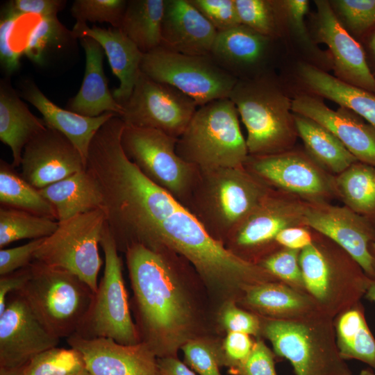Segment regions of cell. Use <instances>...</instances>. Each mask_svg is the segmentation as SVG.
I'll use <instances>...</instances> for the list:
<instances>
[{
  "mask_svg": "<svg viewBox=\"0 0 375 375\" xmlns=\"http://www.w3.org/2000/svg\"><path fill=\"white\" fill-rule=\"evenodd\" d=\"M165 0L128 1L120 29L144 53L161 44Z\"/></svg>",
  "mask_w": 375,
  "mask_h": 375,
  "instance_id": "cell-34",
  "label": "cell"
},
{
  "mask_svg": "<svg viewBox=\"0 0 375 375\" xmlns=\"http://www.w3.org/2000/svg\"><path fill=\"white\" fill-rule=\"evenodd\" d=\"M221 322L228 332H240L258 338L261 319L258 315L238 308L233 300L227 301L221 312Z\"/></svg>",
  "mask_w": 375,
  "mask_h": 375,
  "instance_id": "cell-47",
  "label": "cell"
},
{
  "mask_svg": "<svg viewBox=\"0 0 375 375\" xmlns=\"http://www.w3.org/2000/svg\"><path fill=\"white\" fill-rule=\"evenodd\" d=\"M238 117L229 98L199 106L178 138L177 154L199 169L244 167L249 152Z\"/></svg>",
  "mask_w": 375,
  "mask_h": 375,
  "instance_id": "cell-6",
  "label": "cell"
},
{
  "mask_svg": "<svg viewBox=\"0 0 375 375\" xmlns=\"http://www.w3.org/2000/svg\"><path fill=\"white\" fill-rule=\"evenodd\" d=\"M347 208L375 221V167L358 161L333 178Z\"/></svg>",
  "mask_w": 375,
  "mask_h": 375,
  "instance_id": "cell-35",
  "label": "cell"
},
{
  "mask_svg": "<svg viewBox=\"0 0 375 375\" xmlns=\"http://www.w3.org/2000/svg\"><path fill=\"white\" fill-rule=\"evenodd\" d=\"M181 349L184 362L199 375H222L220 344L209 339L192 338Z\"/></svg>",
  "mask_w": 375,
  "mask_h": 375,
  "instance_id": "cell-40",
  "label": "cell"
},
{
  "mask_svg": "<svg viewBox=\"0 0 375 375\" xmlns=\"http://www.w3.org/2000/svg\"><path fill=\"white\" fill-rule=\"evenodd\" d=\"M300 251L282 248L262 258L258 265L279 281L306 292L299 265Z\"/></svg>",
  "mask_w": 375,
  "mask_h": 375,
  "instance_id": "cell-42",
  "label": "cell"
},
{
  "mask_svg": "<svg viewBox=\"0 0 375 375\" xmlns=\"http://www.w3.org/2000/svg\"><path fill=\"white\" fill-rule=\"evenodd\" d=\"M305 202L287 199L270 189L224 243L238 257L256 264L274 250L275 238L285 228L303 226Z\"/></svg>",
  "mask_w": 375,
  "mask_h": 375,
  "instance_id": "cell-13",
  "label": "cell"
},
{
  "mask_svg": "<svg viewBox=\"0 0 375 375\" xmlns=\"http://www.w3.org/2000/svg\"><path fill=\"white\" fill-rule=\"evenodd\" d=\"M297 73L312 94L351 110L375 128V94L347 84L306 62L299 65Z\"/></svg>",
  "mask_w": 375,
  "mask_h": 375,
  "instance_id": "cell-30",
  "label": "cell"
},
{
  "mask_svg": "<svg viewBox=\"0 0 375 375\" xmlns=\"http://www.w3.org/2000/svg\"><path fill=\"white\" fill-rule=\"evenodd\" d=\"M127 3L125 0H76L70 11L76 22H106L119 28Z\"/></svg>",
  "mask_w": 375,
  "mask_h": 375,
  "instance_id": "cell-41",
  "label": "cell"
},
{
  "mask_svg": "<svg viewBox=\"0 0 375 375\" xmlns=\"http://www.w3.org/2000/svg\"><path fill=\"white\" fill-rule=\"evenodd\" d=\"M72 375H91L86 369Z\"/></svg>",
  "mask_w": 375,
  "mask_h": 375,
  "instance_id": "cell-60",
  "label": "cell"
},
{
  "mask_svg": "<svg viewBox=\"0 0 375 375\" xmlns=\"http://www.w3.org/2000/svg\"><path fill=\"white\" fill-rule=\"evenodd\" d=\"M22 17L2 8L0 20V61L1 68L7 76L20 68L22 52L12 44V35L17 22Z\"/></svg>",
  "mask_w": 375,
  "mask_h": 375,
  "instance_id": "cell-44",
  "label": "cell"
},
{
  "mask_svg": "<svg viewBox=\"0 0 375 375\" xmlns=\"http://www.w3.org/2000/svg\"><path fill=\"white\" fill-rule=\"evenodd\" d=\"M189 1L212 24L217 32L241 24L234 0Z\"/></svg>",
  "mask_w": 375,
  "mask_h": 375,
  "instance_id": "cell-45",
  "label": "cell"
},
{
  "mask_svg": "<svg viewBox=\"0 0 375 375\" xmlns=\"http://www.w3.org/2000/svg\"><path fill=\"white\" fill-rule=\"evenodd\" d=\"M303 226L326 236L347 252L371 279H375V260L370 244L375 242V222L349 208L305 202Z\"/></svg>",
  "mask_w": 375,
  "mask_h": 375,
  "instance_id": "cell-16",
  "label": "cell"
},
{
  "mask_svg": "<svg viewBox=\"0 0 375 375\" xmlns=\"http://www.w3.org/2000/svg\"><path fill=\"white\" fill-rule=\"evenodd\" d=\"M28 363L16 367L0 366V375H24Z\"/></svg>",
  "mask_w": 375,
  "mask_h": 375,
  "instance_id": "cell-55",
  "label": "cell"
},
{
  "mask_svg": "<svg viewBox=\"0 0 375 375\" xmlns=\"http://www.w3.org/2000/svg\"><path fill=\"white\" fill-rule=\"evenodd\" d=\"M260 317L261 335L275 355L290 361L296 375H352L339 353L331 317L317 310L294 319Z\"/></svg>",
  "mask_w": 375,
  "mask_h": 375,
  "instance_id": "cell-4",
  "label": "cell"
},
{
  "mask_svg": "<svg viewBox=\"0 0 375 375\" xmlns=\"http://www.w3.org/2000/svg\"><path fill=\"white\" fill-rule=\"evenodd\" d=\"M311 233L301 226H292L281 230L275 238L276 245L283 248L301 251L313 242Z\"/></svg>",
  "mask_w": 375,
  "mask_h": 375,
  "instance_id": "cell-52",
  "label": "cell"
},
{
  "mask_svg": "<svg viewBox=\"0 0 375 375\" xmlns=\"http://www.w3.org/2000/svg\"><path fill=\"white\" fill-rule=\"evenodd\" d=\"M77 38L57 16L40 17L28 33L23 53L41 68L51 67L65 53L76 47Z\"/></svg>",
  "mask_w": 375,
  "mask_h": 375,
  "instance_id": "cell-33",
  "label": "cell"
},
{
  "mask_svg": "<svg viewBox=\"0 0 375 375\" xmlns=\"http://www.w3.org/2000/svg\"><path fill=\"white\" fill-rule=\"evenodd\" d=\"M274 356L263 340L257 338L246 359L228 372L231 375H277Z\"/></svg>",
  "mask_w": 375,
  "mask_h": 375,
  "instance_id": "cell-46",
  "label": "cell"
},
{
  "mask_svg": "<svg viewBox=\"0 0 375 375\" xmlns=\"http://www.w3.org/2000/svg\"><path fill=\"white\" fill-rule=\"evenodd\" d=\"M140 70L151 79L178 89L198 106L229 98L238 81L209 55H186L160 46L144 54Z\"/></svg>",
  "mask_w": 375,
  "mask_h": 375,
  "instance_id": "cell-12",
  "label": "cell"
},
{
  "mask_svg": "<svg viewBox=\"0 0 375 375\" xmlns=\"http://www.w3.org/2000/svg\"><path fill=\"white\" fill-rule=\"evenodd\" d=\"M28 279L18 291L46 329L58 339L76 334L92 303L94 292L67 271L33 260Z\"/></svg>",
  "mask_w": 375,
  "mask_h": 375,
  "instance_id": "cell-7",
  "label": "cell"
},
{
  "mask_svg": "<svg viewBox=\"0 0 375 375\" xmlns=\"http://www.w3.org/2000/svg\"><path fill=\"white\" fill-rule=\"evenodd\" d=\"M44 238L31 240L27 244L0 250V276H3L30 265L34 254Z\"/></svg>",
  "mask_w": 375,
  "mask_h": 375,
  "instance_id": "cell-49",
  "label": "cell"
},
{
  "mask_svg": "<svg viewBox=\"0 0 375 375\" xmlns=\"http://www.w3.org/2000/svg\"><path fill=\"white\" fill-rule=\"evenodd\" d=\"M85 54L84 77L78 93L72 98L68 110L86 117L112 112L121 117L123 106L113 97L103 69V49L94 39L79 38Z\"/></svg>",
  "mask_w": 375,
  "mask_h": 375,
  "instance_id": "cell-25",
  "label": "cell"
},
{
  "mask_svg": "<svg viewBox=\"0 0 375 375\" xmlns=\"http://www.w3.org/2000/svg\"><path fill=\"white\" fill-rule=\"evenodd\" d=\"M244 167L269 188L292 194L304 202L324 203L335 192L333 178L302 152L249 155Z\"/></svg>",
  "mask_w": 375,
  "mask_h": 375,
  "instance_id": "cell-15",
  "label": "cell"
},
{
  "mask_svg": "<svg viewBox=\"0 0 375 375\" xmlns=\"http://www.w3.org/2000/svg\"><path fill=\"white\" fill-rule=\"evenodd\" d=\"M12 165L0 160V202L1 206L26 211L57 220L53 206L39 190L18 174Z\"/></svg>",
  "mask_w": 375,
  "mask_h": 375,
  "instance_id": "cell-36",
  "label": "cell"
},
{
  "mask_svg": "<svg viewBox=\"0 0 375 375\" xmlns=\"http://www.w3.org/2000/svg\"><path fill=\"white\" fill-rule=\"evenodd\" d=\"M67 342L80 353L91 375H161L158 358L144 342L124 344L110 338L74 334Z\"/></svg>",
  "mask_w": 375,
  "mask_h": 375,
  "instance_id": "cell-18",
  "label": "cell"
},
{
  "mask_svg": "<svg viewBox=\"0 0 375 375\" xmlns=\"http://www.w3.org/2000/svg\"><path fill=\"white\" fill-rule=\"evenodd\" d=\"M333 322L340 356L345 360H358L375 369V338L361 301L338 315Z\"/></svg>",
  "mask_w": 375,
  "mask_h": 375,
  "instance_id": "cell-32",
  "label": "cell"
},
{
  "mask_svg": "<svg viewBox=\"0 0 375 375\" xmlns=\"http://www.w3.org/2000/svg\"><path fill=\"white\" fill-rule=\"evenodd\" d=\"M370 252L375 260V242H372L369 247Z\"/></svg>",
  "mask_w": 375,
  "mask_h": 375,
  "instance_id": "cell-59",
  "label": "cell"
},
{
  "mask_svg": "<svg viewBox=\"0 0 375 375\" xmlns=\"http://www.w3.org/2000/svg\"><path fill=\"white\" fill-rule=\"evenodd\" d=\"M358 375H375V374L371 369L367 368L361 370Z\"/></svg>",
  "mask_w": 375,
  "mask_h": 375,
  "instance_id": "cell-58",
  "label": "cell"
},
{
  "mask_svg": "<svg viewBox=\"0 0 375 375\" xmlns=\"http://www.w3.org/2000/svg\"><path fill=\"white\" fill-rule=\"evenodd\" d=\"M369 47L374 56L375 57V32L374 33L373 35L370 38V40L369 42Z\"/></svg>",
  "mask_w": 375,
  "mask_h": 375,
  "instance_id": "cell-57",
  "label": "cell"
},
{
  "mask_svg": "<svg viewBox=\"0 0 375 375\" xmlns=\"http://www.w3.org/2000/svg\"><path fill=\"white\" fill-rule=\"evenodd\" d=\"M58 222L26 211L1 206L0 247L17 240L44 238L53 234Z\"/></svg>",
  "mask_w": 375,
  "mask_h": 375,
  "instance_id": "cell-37",
  "label": "cell"
},
{
  "mask_svg": "<svg viewBox=\"0 0 375 375\" xmlns=\"http://www.w3.org/2000/svg\"><path fill=\"white\" fill-rule=\"evenodd\" d=\"M106 225L103 210L83 213L58 222L34 254V260L74 274L95 293L102 265L99 246Z\"/></svg>",
  "mask_w": 375,
  "mask_h": 375,
  "instance_id": "cell-11",
  "label": "cell"
},
{
  "mask_svg": "<svg viewBox=\"0 0 375 375\" xmlns=\"http://www.w3.org/2000/svg\"><path fill=\"white\" fill-rule=\"evenodd\" d=\"M240 24L273 38L278 33V10L275 1L234 0Z\"/></svg>",
  "mask_w": 375,
  "mask_h": 375,
  "instance_id": "cell-39",
  "label": "cell"
},
{
  "mask_svg": "<svg viewBox=\"0 0 375 375\" xmlns=\"http://www.w3.org/2000/svg\"><path fill=\"white\" fill-rule=\"evenodd\" d=\"M178 138L160 131L125 125L121 136L128 159L151 182L185 207L199 168L176 153Z\"/></svg>",
  "mask_w": 375,
  "mask_h": 375,
  "instance_id": "cell-9",
  "label": "cell"
},
{
  "mask_svg": "<svg viewBox=\"0 0 375 375\" xmlns=\"http://www.w3.org/2000/svg\"><path fill=\"white\" fill-rule=\"evenodd\" d=\"M86 369L80 353L76 349L53 347L33 358L24 375H72Z\"/></svg>",
  "mask_w": 375,
  "mask_h": 375,
  "instance_id": "cell-38",
  "label": "cell"
},
{
  "mask_svg": "<svg viewBox=\"0 0 375 375\" xmlns=\"http://www.w3.org/2000/svg\"><path fill=\"white\" fill-rule=\"evenodd\" d=\"M31 265V264H30ZM30 265L0 277V315L4 311L8 296L19 290L30 276Z\"/></svg>",
  "mask_w": 375,
  "mask_h": 375,
  "instance_id": "cell-53",
  "label": "cell"
},
{
  "mask_svg": "<svg viewBox=\"0 0 375 375\" xmlns=\"http://www.w3.org/2000/svg\"><path fill=\"white\" fill-rule=\"evenodd\" d=\"M365 297L375 303V279H371Z\"/></svg>",
  "mask_w": 375,
  "mask_h": 375,
  "instance_id": "cell-56",
  "label": "cell"
},
{
  "mask_svg": "<svg viewBox=\"0 0 375 375\" xmlns=\"http://www.w3.org/2000/svg\"><path fill=\"white\" fill-rule=\"evenodd\" d=\"M158 365L161 375H197L177 357L159 358Z\"/></svg>",
  "mask_w": 375,
  "mask_h": 375,
  "instance_id": "cell-54",
  "label": "cell"
},
{
  "mask_svg": "<svg viewBox=\"0 0 375 375\" xmlns=\"http://www.w3.org/2000/svg\"><path fill=\"white\" fill-rule=\"evenodd\" d=\"M229 99L247 129L249 156L289 151L298 135L292 100L265 76L238 80Z\"/></svg>",
  "mask_w": 375,
  "mask_h": 375,
  "instance_id": "cell-5",
  "label": "cell"
},
{
  "mask_svg": "<svg viewBox=\"0 0 375 375\" xmlns=\"http://www.w3.org/2000/svg\"><path fill=\"white\" fill-rule=\"evenodd\" d=\"M240 301L258 316L272 319H294L319 310L306 292L281 281L252 285Z\"/></svg>",
  "mask_w": 375,
  "mask_h": 375,
  "instance_id": "cell-27",
  "label": "cell"
},
{
  "mask_svg": "<svg viewBox=\"0 0 375 375\" xmlns=\"http://www.w3.org/2000/svg\"><path fill=\"white\" fill-rule=\"evenodd\" d=\"M254 341L251 335L240 332H228L221 345V365L228 369L238 366L250 353Z\"/></svg>",
  "mask_w": 375,
  "mask_h": 375,
  "instance_id": "cell-48",
  "label": "cell"
},
{
  "mask_svg": "<svg viewBox=\"0 0 375 375\" xmlns=\"http://www.w3.org/2000/svg\"><path fill=\"white\" fill-rule=\"evenodd\" d=\"M21 95L42 115L46 126L63 134L78 149L87 165L89 147L99 128L110 118L118 116L105 112L86 117L64 109L49 100L31 80L20 84Z\"/></svg>",
  "mask_w": 375,
  "mask_h": 375,
  "instance_id": "cell-24",
  "label": "cell"
},
{
  "mask_svg": "<svg viewBox=\"0 0 375 375\" xmlns=\"http://www.w3.org/2000/svg\"><path fill=\"white\" fill-rule=\"evenodd\" d=\"M374 222H375V221H374Z\"/></svg>",
  "mask_w": 375,
  "mask_h": 375,
  "instance_id": "cell-61",
  "label": "cell"
},
{
  "mask_svg": "<svg viewBox=\"0 0 375 375\" xmlns=\"http://www.w3.org/2000/svg\"><path fill=\"white\" fill-rule=\"evenodd\" d=\"M120 117L126 125L160 131L178 138L198 108L197 103L178 89L154 81L140 70Z\"/></svg>",
  "mask_w": 375,
  "mask_h": 375,
  "instance_id": "cell-14",
  "label": "cell"
},
{
  "mask_svg": "<svg viewBox=\"0 0 375 375\" xmlns=\"http://www.w3.org/2000/svg\"><path fill=\"white\" fill-rule=\"evenodd\" d=\"M53 206L58 222L97 210H103L98 183L87 170L80 171L39 190Z\"/></svg>",
  "mask_w": 375,
  "mask_h": 375,
  "instance_id": "cell-29",
  "label": "cell"
},
{
  "mask_svg": "<svg viewBox=\"0 0 375 375\" xmlns=\"http://www.w3.org/2000/svg\"><path fill=\"white\" fill-rule=\"evenodd\" d=\"M292 111L319 123L358 161L375 167V128L353 111L341 106L333 110L319 98L308 94L292 100Z\"/></svg>",
  "mask_w": 375,
  "mask_h": 375,
  "instance_id": "cell-21",
  "label": "cell"
},
{
  "mask_svg": "<svg viewBox=\"0 0 375 375\" xmlns=\"http://www.w3.org/2000/svg\"><path fill=\"white\" fill-rule=\"evenodd\" d=\"M334 3L353 33L362 35L375 26V0H338Z\"/></svg>",
  "mask_w": 375,
  "mask_h": 375,
  "instance_id": "cell-43",
  "label": "cell"
},
{
  "mask_svg": "<svg viewBox=\"0 0 375 375\" xmlns=\"http://www.w3.org/2000/svg\"><path fill=\"white\" fill-rule=\"evenodd\" d=\"M100 246L104 253L103 275L90 309L76 335L85 338H110L124 344L139 343L141 338L130 312L122 260L106 224Z\"/></svg>",
  "mask_w": 375,
  "mask_h": 375,
  "instance_id": "cell-10",
  "label": "cell"
},
{
  "mask_svg": "<svg viewBox=\"0 0 375 375\" xmlns=\"http://www.w3.org/2000/svg\"><path fill=\"white\" fill-rule=\"evenodd\" d=\"M141 341L159 358L176 357L192 338L194 315L182 282L188 261L172 251L135 244L124 252Z\"/></svg>",
  "mask_w": 375,
  "mask_h": 375,
  "instance_id": "cell-2",
  "label": "cell"
},
{
  "mask_svg": "<svg viewBox=\"0 0 375 375\" xmlns=\"http://www.w3.org/2000/svg\"><path fill=\"white\" fill-rule=\"evenodd\" d=\"M72 31L77 38L89 37L101 45L112 73L119 81L112 96L122 106L132 94L144 53L119 28H90L86 23L76 22Z\"/></svg>",
  "mask_w": 375,
  "mask_h": 375,
  "instance_id": "cell-23",
  "label": "cell"
},
{
  "mask_svg": "<svg viewBox=\"0 0 375 375\" xmlns=\"http://www.w3.org/2000/svg\"><path fill=\"white\" fill-rule=\"evenodd\" d=\"M270 189L244 167L199 169L185 208L224 244Z\"/></svg>",
  "mask_w": 375,
  "mask_h": 375,
  "instance_id": "cell-3",
  "label": "cell"
},
{
  "mask_svg": "<svg viewBox=\"0 0 375 375\" xmlns=\"http://www.w3.org/2000/svg\"><path fill=\"white\" fill-rule=\"evenodd\" d=\"M340 251L313 241L299 253L306 292L319 311L333 319L360 302L371 280L347 252Z\"/></svg>",
  "mask_w": 375,
  "mask_h": 375,
  "instance_id": "cell-8",
  "label": "cell"
},
{
  "mask_svg": "<svg viewBox=\"0 0 375 375\" xmlns=\"http://www.w3.org/2000/svg\"><path fill=\"white\" fill-rule=\"evenodd\" d=\"M277 3L286 15H288L291 27L300 41L307 47H313L304 24V17L308 11V1L306 0H288Z\"/></svg>",
  "mask_w": 375,
  "mask_h": 375,
  "instance_id": "cell-51",
  "label": "cell"
},
{
  "mask_svg": "<svg viewBox=\"0 0 375 375\" xmlns=\"http://www.w3.org/2000/svg\"><path fill=\"white\" fill-rule=\"evenodd\" d=\"M294 115L298 135L310 158L324 170L338 175L358 161L327 128L306 117Z\"/></svg>",
  "mask_w": 375,
  "mask_h": 375,
  "instance_id": "cell-31",
  "label": "cell"
},
{
  "mask_svg": "<svg viewBox=\"0 0 375 375\" xmlns=\"http://www.w3.org/2000/svg\"><path fill=\"white\" fill-rule=\"evenodd\" d=\"M94 177L106 224L119 251L135 244L172 251L187 260L210 287L238 298L268 280L260 265L212 239L184 206L149 180L124 152L108 157Z\"/></svg>",
  "mask_w": 375,
  "mask_h": 375,
  "instance_id": "cell-1",
  "label": "cell"
},
{
  "mask_svg": "<svg viewBox=\"0 0 375 375\" xmlns=\"http://www.w3.org/2000/svg\"><path fill=\"white\" fill-rule=\"evenodd\" d=\"M21 176L40 190L86 169L80 152L61 133L49 128L24 147Z\"/></svg>",
  "mask_w": 375,
  "mask_h": 375,
  "instance_id": "cell-19",
  "label": "cell"
},
{
  "mask_svg": "<svg viewBox=\"0 0 375 375\" xmlns=\"http://www.w3.org/2000/svg\"><path fill=\"white\" fill-rule=\"evenodd\" d=\"M217 34L189 0H165L160 47L186 55L208 56Z\"/></svg>",
  "mask_w": 375,
  "mask_h": 375,
  "instance_id": "cell-22",
  "label": "cell"
},
{
  "mask_svg": "<svg viewBox=\"0 0 375 375\" xmlns=\"http://www.w3.org/2000/svg\"><path fill=\"white\" fill-rule=\"evenodd\" d=\"M63 0H12L6 3L3 8L22 17L35 15L40 17L57 16L64 9Z\"/></svg>",
  "mask_w": 375,
  "mask_h": 375,
  "instance_id": "cell-50",
  "label": "cell"
},
{
  "mask_svg": "<svg viewBox=\"0 0 375 375\" xmlns=\"http://www.w3.org/2000/svg\"><path fill=\"white\" fill-rule=\"evenodd\" d=\"M59 342L60 339L40 323L19 292L8 296L5 310L0 315V366L27 364Z\"/></svg>",
  "mask_w": 375,
  "mask_h": 375,
  "instance_id": "cell-17",
  "label": "cell"
},
{
  "mask_svg": "<svg viewBox=\"0 0 375 375\" xmlns=\"http://www.w3.org/2000/svg\"><path fill=\"white\" fill-rule=\"evenodd\" d=\"M271 40L240 24L217 32L209 56L224 70L242 80L245 72L265 60Z\"/></svg>",
  "mask_w": 375,
  "mask_h": 375,
  "instance_id": "cell-26",
  "label": "cell"
},
{
  "mask_svg": "<svg viewBox=\"0 0 375 375\" xmlns=\"http://www.w3.org/2000/svg\"><path fill=\"white\" fill-rule=\"evenodd\" d=\"M47 128L12 88L8 77L0 81V140L12 151L14 167L21 165L25 146Z\"/></svg>",
  "mask_w": 375,
  "mask_h": 375,
  "instance_id": "cell-28",
  "label": "cell"
},
{
  "mask_svg": "<svg viewBox=\"0 0 375 375\" xmlns=\"http://www.w3.org/2000/svg\"><path fill=\"white\" fill-rule=\"evenodd\" d=\"M317 40L326 44L333 57L335 77L342 81L375 94V76L362 46L347 32L335 15L331 3L315 1Z\"/></svg>",
  "mask_w": 375,
  "mask_h": 375,
  "instance_id": "cell-20",
  "label": "cell"
}]
</instances>
